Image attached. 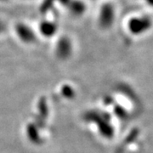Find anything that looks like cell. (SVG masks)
<instances>
[{"mask_svg":"<svg viewBox=\"0 0 153 153\" xmlns=\"http://www.w3.org/2000/svg\"><path fill=\"white\" fill-rule=\"evenodd\" d=\"M117 19V9L115 4L111 2L105 0L99 6L96 23L100 30L107 31L114 26Z\"/></svg>","mask_w":153,"mask_h":153,"instance_id":"cell-1","label":"cell"},{"mask_svg":"<svg viewBox=\"0 0 153 153\" xmlns=\"http://www.w3.org/2000/svg\"><path fill=\"white\" fill-rule=\"evenodd\" d=\"M14 33L22 44L33 45L38 42V34L36 28L31 27L28 23L19 22L14 26Z\"/></svg>","mask_w":153,"mask_h":153,"instance_id":"cell-2","label":"cell"},{"mask_svg":"<svg viewBox=\"0 0 153 153\" xmlns=\"http://www.w3.org/2000/svg\"><path fill=\"white\" fill-rule=\"evenodd\" d=\"M55 39L54 52L56 57H58L60 60L69 59L75 49L74 40L67 34L58 35Z\"/></svg>","mask_w":153,"mask_h":153,"instance_id":"cell-3","label":"cell"},{"mask_svg":"<svg viewBox=\"0 0 153 153\" xmlns=\"http://www.w3.org/2000/svg\"><path fill=\"white\" fill-rule=\"evenodd\" d=\"M152 27V21L148 16H131L127 22L126 28L134 36L144 34Z\"/></svg>","mask_w":153,"mask_h":153,"instance_id":"cell-4","label":"cell"},{"mask_svg":"<svg viewBox=\"0 0 153 153\" xmlns=\"http://www.w3.org/2000/svg\"><path fill=\"white\" fill-rule=\"evenodd\" d=\"M38 37L43 38H55L58 34V25L53 21L50 20H44L39 22L38 27L36 28Z\"/></svg>","mask_w":153,"mask_h":153,"instance_id":"cell-5","label":"cell"},{"mask_svg":"<svg viewBox=\"0 0 153 153\" xmlns=\"http://www.w3.org/2000/svg\"><path fill=\"white\" fill-rule=\"evenodd\" d=\"M66 7L73 16H81L87 10L86 4L82 0H69Z\"/></svg>","mask_w":153,"mask_h":153,"instance_id":"cell-6","label":"cell"},{"mask_svg":"<svg viewBox=\"0 0 153 153\" xmlns=\"http://www.w3.org/2000/svg\"><path fill=\"white\" fill-rule=\"evenodd\" d=\"M6 30H7V24H6V22L4 20L0 19V36L4 35L7 32Z\"/></svg>","mask_w":153,"mask_h":153,"instance_id":"cell-7","label":"cell"},{"mask_svg":"<svg viewBox=\"0 0 153 153\" xmlns=\"http://www.w3.org/2000/svg\"><path fill=\"white\" fill-rule=\"evenodd\" d=\"M145 3H146V4L148 5H151L153 6V0H143Z\"/></svg>","mask_w":153,"mask_h":153,"instance_id":"cell-8","label":"cell"},{"mask_svg":"<svg viewBox=\"0 0 153 153\" xmlns=\"http://www.w3.org/2000/svg\"><path fill=\"white\" fill-rule=\"evenodd\" d=\"M4 1H6V0H0V2H4Z\"/></svg>","mask_w":153,"mask_h":153,"instance_id":"cell-9","label":"cell"}]
</instances>
